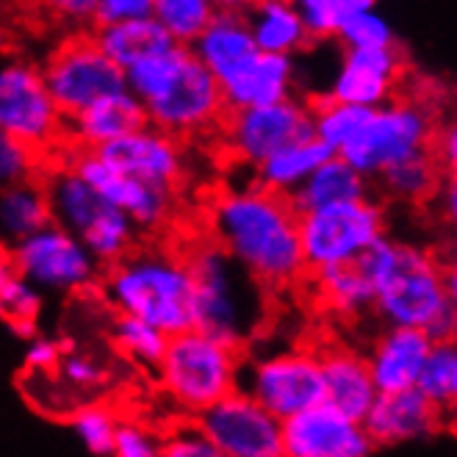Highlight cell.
I'll use <instances>...</instances> for the list:
<instances>
[{"label": "cell", "mask_w": 457, "mask_h": 457, "mask_svg": "<svg viewBox=\"0 0 457 457\" xmlns=\"http://www.w3.org/2000/svg\"><path fill=\"white\" fill-rule=\"evenodd\" d=\"M300 213L288 197L261 183L230 186L208 200V236L261 286L283 291L305 275L300 247Z\"/></svg>", "instance_id": "1"}, {"label": "cell", "mask_w": 457, "mask_h": 457, "mask_svg": "<svg viewBox=\"0 0 457 457\" xmlns=\"http://www.w3.org/2000/svg\"><path fill=\"white\" fill-rule=\"evenodd\" d=\"M355 263L371 283V311L386 325L424 330L433 341L454 336V272H446L429 250L383 233Z\"/></svg>", "instance_id": "2"}, {"label": "cell", "mask_w": 457, "mask_h": 457, "mask_svg": "<svg viewBox=\"0 0 457 457\" xmlns=\"http://www.w3.org/2000/svg\"><path fill=\"white\" fill-rule=\"evenodd\" d=\"M122 72L125 87L142 100L147 122L158 130L189 139L220 128L225 117L220 84L189 45L172 42Z\"/></svg>", "instance_id": "3"}, {"label": "cell", "mask_w": 457, "mask_h": 457, "mask_svg": "<svg viewBox=\"0 0 457 457\" xmlns=\"http://www.w3.org/2000/svg\"><path fill=\"white\" fill-rule=\"evenodd\" d=\"M103 278V297L117 313L139 316L164 336L195 328V280L183 253L133 247Z\"/></svg>", "instance_id": "4"}, {"label": "cell", "mask_w": 457, "mask_h": 457, "mask_svg": "<svg viewBox=\"0 0 457 457\" xmlns=\"http://www.w3.org/2000/svg\"><path fill=\"white\" fill-rule=\"evenodd\" d=\"M183 258L195 280V328L245 349L263 311L261 286L211 236L192 241Z\"/></svg>", "instance_id": "5"}, {"label": "cell", "mask_w": 457, "mask_h": 457, "mask_svg": "<svg viewBox=\"0 0 457 457\" xmlns=\"http://www.w3.org/2000/svg\"><path fill=\"white\" fill-rule=\"evenodd\" d=\"M241 349L211 338L197 328L167 338L164 355L158 358V383L175 405L197 416L217 399L238 388Z\"/></svg>", "instance_id": "6"}, {"label": "cell", "mask_w": 457, "mask_h": 457, "mask_svg": "<svg viewBox=\"0 0 457 457\" xmlns=\"http://www.w3.org/2000/svg\"><path fill=\"white\" fill-rule=\"evenodd\" d=\"M42 186L50 203L53 222H59L84 241L87 250L100 261V266L117 263L122 255L137 247V225L72 167L62 164L50 170Z\"/></svg>", "instance_id": "7"}, {"label": "cell", "mask_w": 457, "mask_h": 457, "mask_svg": "<svg viewBox=\"0 0 457 457\" xmlns=\"http://www.w3.org/2000/svg\"><path fill=\"white\" fill-rule=\"evenodd\" d=\"M433 130L436 122L424 103L391 97L366 112L353 137L341 145L338 155L374 180L399 161L427 153Z\"/></svg>", "instance_id": "8"}, {"label": "cell", "mask_w": 457, "mask_h": 457, "mask_svg": "<svg viewBox=\"0 0 457 457\" xmlns=\"http://www.w3.org/2000/svg\"><path fill=\"white\" fill-rule=\"evenodd\" d=\"M300 247L308 272L358 261L386 233V208L369 197L344 200L300 213Z\"/></svg>", "instance_id": "9"}, {"label": "cell", "mask_w": 457, "mask_h": 457, "mask_svg": "<svg viewBox=\"0 0 457 457\" xmlns=\"http://www.w3.org/2000/svg\"><path fill=\"white\" fill-rule=\"evenodd\" d=\"M12 258L20 275L42 294H80L100 283L103 266L78 236L59 222L22 236L12 245Z\"/></svg>", "instance_id": "10"}, {"label": "cell", "mask_w": 457, "mask_h": 457, "mask_svg": "<svg viewBox=\"0 0 457 457\" xmlns=\"http://www.w3.org/2000/svg\"><path fill=\"white\" fill-rule=\"evenodd\" d=\"M238 388L283 421L325 399L321 358L316 349H280L250 361L241 358Z\"/></svg>", "instance_id": "11"}, {"label": "cell", "mask_w": 457, "mask_h": 457, "mask_svg": "<svg viewBox=\"0 0 457 457\" xmlns=\"http://www.w3.org/2000/svg\"><path fill=\"white\" fill-rule=\"evenodd\" d=\"M0 133L45 153L64 137V114L53 103L42 70L31 62H0Z\"/></svg>", "instance_id": "12"}, {"label": "cell", "mask_w": 457, "mask_h": 457, "mask_svg": "<svg viewBox=\"0 0 457 457\" xmlns=\"http://www.w3.org/2000/svg\"><path fill=\"white\" fill-rule=\"evenodd\" d=\"M222 142L228 153L247 167H258L272 153L313 137V114L311 105L297 95L278 103L250 105V109L225 112Z\"/></svg>", "instance_id": "13"}, {"label": "cell", "mask_w": 457, "mask_h": 457, "mask_svg": "<svg viewBox=\"0 0 457 457\" xmlns=\"http://www.w3.org/2000/svg\"><path fill=\"white\" fill-rule=\"evenodd\" d=\"M64 164L92 183L114 208H120L139 233H158L175 217L178 189L128 175L89 147H75Z\"/></svg>", "instance_id": "14"}, {"label": "cell", "mask_w": 457, "mask_h": 457, "mask_svg": "<svg viewBox=\"0 0 457 457\" xmlns=\"http://www.w3.org/2000/svg\"><path fill=\"white\" fill-rule=\"evenodd\" d=\"M42 78L64 117H72L92 100L125 87V72L105 56L95 37H75L53 50Z\"/></svg>", "instance_id": "15"}, {"label": "cell", "mask_w": 457, "mask_h": 457, "mask_svg": "<svg viewBox=\"0 0 457 457\" xmlns=\"http://www.w3.org/2000/svg\"><path fill=\"white\" fill-rule=\"evenodd\" d=\"M217 457H283L280 419L241 388L195 416Z\"/></svg>", "instance_id": "16"}, {"label": "cell", "mask_w": 457, "mask_h": 457, "mask_svg": "<svg viewBox=\"0 0 457 457\" xmlns=\"http://www.w3.org/2000/svg\"><path fill=\"white\" fill-rule=\"evenodd\" d=\"M286 457H366L374 446L363 421L341 413L328 399L280 421Z\"/></svg>", "instance_id": "17"}, {"label": "cell", "mask_w": 457, "mask_h": 457, "mask_svg": "<svg viewBox=\"0 0 457 457\" xmlns=\"http://www.w3.org/2000/svg\"><path fill=\"white\" fill-rule=\"evenodd\" d=\"M405 72V59L396 45L386 47H344L338 72L333 75L325 97L374 109L394 97L399 78Z\"/></svg>", "instance_id": "18"}, {"label": "cell", "mask_w": 457, "mask_h": 457, "mask_svg": "<svg viewBox=\"0 0 457 457\" xmlns=\"http://www.w3.org/2000/svg\"><path fill=\"white\" fill-rule=\"evenodd\" d=\"M220 92L225 112L250 109L291 97L297 87V62L286 53H269L255 47L250 56L225 70L220 78Z\"/></svg>", "instance_id": "19"}, {"label": "cell", "mask_w": 457, "mask_h": 457, "mask_svg": "<svg viewBox=\"0 0 457 457\" xmlns=\"http://www.w3.org/2000/svg\"><path fill=\"white\" fill-rule=\"evenodd\" d=\"M444 413L419 388L383 391L361 419L374 446H402L424 441L441 429Z\"/></svg>", "instance_id": "20"}, {"label": "cell", "mask_w": 457, "mask_h": 457, "mask_svg": "<svg viewBox=\"0 0 457 457\" xmlns=\"http://www.w3.org/2000/svg\"><path fill=\"white\" fill-rule=\"evenodd\" d=\"M97 155H103L109 164L117 170L137 175L150 183L170 186L178 189L183 180V150L180 139L170 137V133L158 130L155 125H142L137 130L125 133V137L95 147Z\"/></svg>", "instance_id": "21"}, {"label": "cell", "mask_w": 457, "mask_h": 457, "mask_svg": "<svg viewBox=\"0 0 457 457\" xmlns=\"http://www.w3.org/2000/svg\"><path fill=\"white\" fill-rule=\"evenodd\" d=\"M142 125H147L145 105L128 87L103 95L89 105H84L78 114L64 117V133L72 142V147H89V150L109 145Z\"/></svg>", "instance_id": "22"}, {"label": "cell", "mask_w": 457, "mask_h": 457, "mask_svg": "<svg viewBox=\"0 0 457 457\" xmlns=\"http://www.w3.org/2000/svg\"><path fill=\"white\" fill-rule=\"evenodd\" d=\"M429 346H433V338H429L424 330L388 325V330L383 336L374 338L369 355H366L378 394L413 388Z\"/></svg>", "instance_id": "23"}, {"label": "cell", "mask_w": 457, "mask_h": 457, "mask_svg": "<svg viewBox=\"0 0 457 457\" xmlns=\"http://www.w3.org/2000/svg\"><path fill=\"white\" fill-rule=\"evenodd\" d=\"M321 380H325V399L341 413L363 419L371 408L378 386L371 380V371L366 355L346 346H333L321 353Z\"/></svg>", "instance_id": "24"}, {"label": "cell", "mask_w": 457, "mask_h": 457, "mask_svg": "<svg viewBox=\"0 0 457 457\" xmlns=\"http://www.w3.org/2000/svg\"><path fill=\"white\" fill-rule=\"evenodd\" d=\"M369 195H371V180L366 175H361L346 158L333 153L286 197H288L294 211L305 213V211H313L321 205H333V203H344V200H361Z\"/></svg>", "instance_id": "25"}, {"label": "cell", "mask_w": 457, "mask_h": 457, "mask_svg": "<svg viewBox=\"0 0 457 457\" xmlns=\"http://www.w3.org/2000/svg\"><path fill=\"white\" fill-rule=\"evenodd\" d=\"M189 47L197 62L213 78H220L225 70L250 56L255 50V39L250 34L245 12H217Z\"/></svg>", "instance_id": "26"}, {"label": "cell", "mask_w": 457, "mask_h": 457, "mask_svg": "<svg viewBox=\"0 0 457 457\" xmlns=\"http://www.w3.org/2000/svg\"><path fill=\"white\" fill-rule=\"evenodd\" d=\"M245 17L255 39V47L261 50L297 56V53L308 50V45L313 42L300 12L288 0H255L245 12Z\"/></svg>", "instance_id": "27"}, {"label": "cell", "mask_w": 457, "mask_h": 457, "mask_svg": "<svg viewBox=\"0 0 457 457\" xmlns=\"http://www.w3.org/2000/svg\"><path fill=\"white\" fill-rule=\"evenodd\" d=\"M95 42L103 47L105 56H109L120 70H128L130 64H137L139 59L150 56V53L170 47L175 39L161 29L153 17H139V20L97 25Z\"/></svg>", "instance_id": "28"}, {"label": "cell", "mask_w": 457, "mask_h": 457, "mask_svg": "<svg viewBox=\"0 0 457 457\" xmlns=\"http://www.w3.org/2000/svg\"><path fill=\"white\" fill-rule=\"evenodd\" d=\"M328 155H333V150L311 137V139H303V142H294L278 153H272L269 158H263L255 170V183H261L263 189H272L278 195H288L294 192L297 186L325 161Z\"/></svg>", "instance_id": "29"}, {"label": "cell", "mask_w": 457, "mask_h": 457, "mask_svg": "<svg viewBox=\"0 0 457 457\" xmlns=\"http://www.w3.org/2000/svg\"><path fill=\"white\" fill-rule=\"evenodd\" d=\"M53 222L45 186L34 178H25L9 186H0V236L9 245L20 241L39 228Z\"/></svg>", "instance_id": "30"}, {"label": "cell", "mask_w": 457, "mask_h": 457, "mask_svg": "<svg viewBox=\"0 0 457 457\" xmlns=\"http://www.w3.org/2000/svg\"><path fill=\"white\" fill-rule=\"evenodd\" d=\"M308 275L316 286L313 288L316 297L325 303L333 313L361 316V313L371 311L374 291H371V283L366 280V275L361 272L355 261L316 269V272H308Z\"/></svg>", "instance_id": "31"}, {"label": "cell", "mask_w": 457, "mask_h": 457, "mask_svg": "<svg viewBox=\"0 0 457 457\" xmlns=\"http://www.w3.org/2000/svg\"><path fill=\"white\" fill-rule=\"evenodd\" d=\"M438 178H441V167L436 164V158L427 153H416L399 164L388 167L386 172H380L374 180H380L383 192L391 200L399 203H421L427 197H433L438 189Z\"/></svg>", "instance_id": "32"}, {"label": "cell", "mask_w": 457, "mask_h": 457, "mask_svg": "<svg viewBox=\"0 0 457 457\" xmlns=\"http://www.w3.org/2000/svg\"><path fill=\"white\" fill-rule=\"evenodd\" d=\"M413 388H419L441 413L454 408V402H457V349H454L452 338L433 341Z\"/></svg>", "instance_id": "33"}, {"label": "cell", "mask_w": 457, "mask_h": 457, "mask_svg": "<svg viewBox=\"0 0 457 457\" xmlns=\"http://www.w3.org/2000/svg\"><path fill=\"white\" fill-rule=\"evenodd\" d=\"M167 338L170 336H164L139 316L117 313V319L112 321V341L117 344V349L125 358L145 369H155L158 358L164 355Z\"/></svg>", "instance_id": "34"}, {"label": "cell", "mask_w": 457, "mask_h": 457, "mask_svg": "<svg viewBox=\"0 0 457 457\" xmlns=\"http://www.w3.org/2000/svg\"><path fill=\"white\" fill-rule=\"evenodd\" d=\"M217 14L211 0H153L150 17L164 29L178 45H192L205 25Z\"/></svg>", "instance_id": "35"}, {"label": "cell", "mask_w": 457, "mask_h": 457, "mask_svg": "<svg viewBox=\"0 0 457 457\" xmlns=\"http://www.w3.org/2000/svg\"><path fill=\"white\" fill-rule=\"evenodd\" d=\"M311 114H313V137L325 142L333 153L341 150V145L353 137L361 120L366 117L369 109L353 103H341L325 95H316L311 103Z\"/></svg>", "instance_id": "36"}, {"label": "cell", "mask_w": 457, "mask_h": 457, "mask_svg": "<svg viewBox=\"0 0 457 457\" xmlns=\"http://www.w3.org/2000/svg\"><path fill=\"white\" fill-rule=\"evenodd\" d=\"M45 294L29 283L12 258L9 250H0V303L6 308V321L17 325V321H37L42 311Z\"/></svg>", "instance_id": "37"}, {"label": "cell", "mask_w": 457, "mask_h": 457, "mask_svg": "<svg viewBox=\"0 0 457 457\" xmlns=\"http://www.w3.org/2000/svg\"><path fill=\"white\" fill-rule=\"evenodd\" d=\"M288 4L300 12L313 39H333L349 17L378 6V0H288Z\"/></svg>", "instance_id": "38"}, {"label": "cell", "mask_w": 457, "mask_h": 457, "mask_svg": "<svg viewBox=\"0 0 457 457\" xmlns=\"http://www.w3.org/2000/svg\"><path fill=\"white\" fill-rule=\"evenodd\" d=\"M117 424H120V416L109 405H100V402L80 405L70 416V427L75 438L92 454H114Z\"/></svg>", "instance_id": "39"}, {"label": "cell", "mask_w": 457, "mask_h": 457, "mask_svg": "<svg viewBox=\"0 0 457 457\" xmlns=\"http://www.w3.org/2000/svg\"><path fill=\"white\" fill-rule=\"evenodd\" d=\"M336 39L341 42V47H386V45H396V34L391 29V22L378 12V6L355 12L338 29Z\"/></svg>", "instance_id": "40"}, {"label": "cell", "mask_w": 457, "mask_h": 457, "mask_svg": "<svg viewBox=\"0 0 457 457\" xmlns=\"http://www.w3.org/2000/svg\"><path fill=\"white\" fill-rule=\"evenodd\" d=\"M56 371H59V380L70 391L92 394L109 383V369H105V363L100 358H95L89 353H62Z\"/></svg>", "instance_id": "41"}, {"label": "cell", "mask_w": 457, "mask_h": 457, "mask_svg": "<svg viewBox=\"0 0 457 457\" xmlns=\"http://www.w3.org/2000/svg\"><path fill=\"white\" fill-rule=\"evenodd\" d=\"M161 454L167 457H217V449L208 441V436L200 429V424L186 421L172 427L167 436H161Z\"/></svg>", "instance_id": "42"}, {"label": "cell", "mask_w": 457, "mask_h": 457, "mask_svg": "<svg viewBox=\"0 0 457 457\" xmlns=\"http://www.w3.org/2000/svg\"><path fill=\"white\" fill-rule=\"evenodd\" d=\"M114 454L117 457H158L161 436L142 421L120 419L114 433Z\"/></svg>", "instance_id": "43"}, {"label": "cell", "mask_w": 457, "mask_h": 457, "mask_svg": "<svg viewBox=\"0 0 457 457\" xmlns=\"http://www.w3.org/2000/svg\"><path fill=\"white\" fill-rule=\"evenodd\" d=\"M37 161L39 153L34 147L12 139L9 133H0V186L34 178Z\"/></svg>", "instance_id": "44"}, {"label": "cell", "mask_w": 457, "mask_h": 457, "mask_svg": "<svg viewBox=\"0 0 457 457\" xmlns=\"http://www.w3.org/2000/svg\"><path fill=\"white\" fill-rule=\"evenodd\" d=\"M62 344L47 336H31V344L25 349V369L29 374H53L62 358Z\"/></svg>", "instance_id": "45"}, {"label": "cell", "mask_w": 457, "mask_h": 457, "mask_svg": "<svg viewBox=\"0 0 457 457\" xmlns=\"http://www.w3.org/2000/svg\"><path fill=\"white\" fill-rule=\"evenodd\" d=\"M150 12H153V0H97L95 25L139 20V17H150Z\"/></svg>", "instance_id": "46"}, {"label": "cell", "mask_w": 457, "mask_h": 457, "mask_svg": "<svg viewBox=\"0 0 457 457\" xmlns=\"http://www.w3.org/2000/svg\"><path fill=\"white\" fill-rule=\"evenodd\" d=\"M34 4L78 25L95 22V9H97V0H34Z\"/></svg>", "instance_id": "47"}, {"label": "cell", "mask_w": 457, "mask_h": 457, "mask_svg": "<svg viewBox=\"0 0 457 457\" xmlns=\"http://www.w3.org/2000/svg\"><path fill=\"white\" fill-rule=\"evenodd\" d=\"M429 155L436 158V164L441 170L454 172V164H457V130L452 125H446L441 130H433V139H429Z\"/></svg>", "instance_id": "48"}, {"label": "cell", "mask_w": 457, "mask_h": 457, "mask_svg": "<svg viewBox=\"0 0 457 457\" xmlns=\"http://www.w3.org/2000/svg\"><path fill=\"white\" fill-rule=\"evenodd\" d=\"M441 213L452 222L454 220V213H457V192H454V175H449V183H446V189L441 195Z\"/></svg>", "instance_id": "49"}, {"label": "cell", "mask_w": 457, "mask_h": 457, "mask_svg": "<svg viewBox=\"0 0 457 457\" xmlns=\"http://www.w3.org/2000/svg\"><path fill=\"white\" fill-rule=\"evenodd\" d=\"M217 12H247L255 0H211Z\"/></svg>", "instance_id": "50"}]
</instances>
